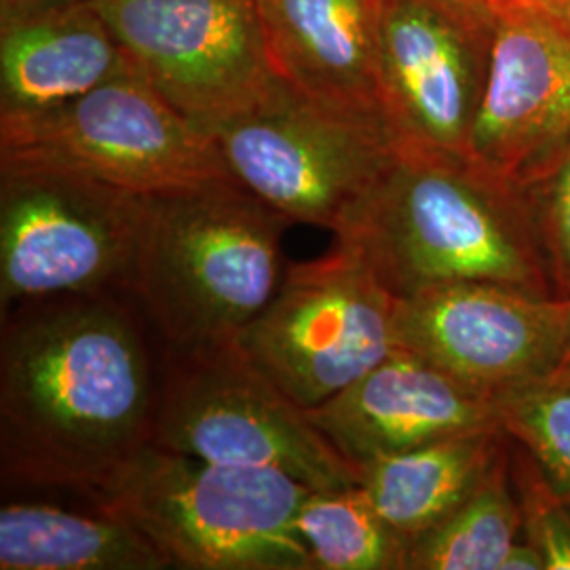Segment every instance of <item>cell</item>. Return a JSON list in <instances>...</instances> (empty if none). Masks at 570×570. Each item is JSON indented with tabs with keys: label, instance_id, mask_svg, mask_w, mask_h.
<instances>
[{
	"label": "cell",
	"instance_id": "cell-1",
	"mask_svg": "<svg viewBox=\"0 0 570 570\" xmlns=\"http://www.w3.org/2000/svg\"><path fill=\"white\" fill-rule=\"evenodd\" d=\"M161 343L127 292L2 313L0 475L85 494L153 444Z\"/></svg>",
	"mask_w": 570,
	"mask_h": 570
},
{
	"label": "cell",
	"instance_id": "cell-2",
	"mask_svg": "<svg viewBox=\"0 0 570 570\" xmlns=\"http://www.w3.org/2000/svg\"><path fill=\"white\" fill-rule=\"evenodd\" d=\"M334 237L397 298L461 282L553 298L518 186L468 157L397 148Z\"/></svg>",
	"mask_w": 570,
	"mask_h": 570
},
{
	"label": "cell",
	"instance_id": "cell-3",
	"mask_svg": "<svg viewBox=\"0 0 570 570\" xmlns=\"http://www.w3.org/2000/svg\"><path fill=\"white\" fill-rule=\"evenodd\" d=\"M287 225L237 180L146 197L125 292L164 346L230 343L282 285Z\"/></svg>",
	"mask_w": 570,
	"mask_h": 570
},
{
	"label": "cell",
	"instance_id": "cell-4",
	"mask_svg": "<svg viewBox=\"0 0 570 570\" xmlns=\"http://www.w3.org/2000/svg\"><path fill=\"white\" fill-rule=\"evenodd\" d=\"M308 492L277 469L209 463L148 444L82 497L142 532L169 569L313 570L296 530Z\"/></svg>",
	"mask_w": 570,
	"mask_h": 570
},
{
	"label": "cell",
	"instance_id": "cell-5",
	"mask_svg": "<svg viewBox=\"0 0 570 570\" xmlns=\"http://www.w3.org/2000/svg\"><path fill=\"white\" fill-rule=\"evenodd\" d=\"M153 444L209 463L277 469L311 490L360 484L357 468L235 341L161 345Z\"/></svg>",
	"mask_w": 570,
	"mask_h": 570
},
{
	"label": "cell",
	"instance_id": "cell-6",
	"mask_svg": "<svg viewBox=\"0 0 570 570\" xmlns=\"http://www.w3.org/2000/svg\"><path fill=\"white\" fill-rule=\"evenodd\" d=\"M0 164L60 167L140 197L235 180L209 131L136 72L56 108L2 117Z\"/></svg>",
	"mask_w": 570,
	"mask_h": 570
},
{
	"label": "cell",
	"instance_id": "cell-7",
	"mask_svg": "<svg viewBox=\"0 0 570 570\" xmlns=\"http://www.w3.org/2000/svg\"><path fill=\"white\" fill-rule=\"evenodd\" d=\"M146 197L60 167L0 164V306L125 292Z\"/></svg>",
	"mask_w": 570,
	"mask_h": 570
},
{
	"label": "cell",
	"instance_id": "cell-8",
	"mask_svg": "<svg viewBox=\"0 0 570 570\" xmlns=\"http://www.w3.org/2000/svg\"><path fill=\"white\" fill-rule=\"evenodd\" d=\"M207 131L244 188L289 223L332 233L397 155L383 119L330 108L284 81Z\"/></svg>",
	"mask_w": 570,
	"mask_h": 570
},
{
	"label": "cell",
	"instance_id": "cell-9",
	"mask_svg": "<svg viewBox=\"0 0 570 570\" xmlns=\"http://www.w3.org/2000/svg\"><path fill=\"white\" fill-rule=\"evenodd\" d=\"M397 296L343 244L285 268L261 315L235 338L305 410L353 385L397 348Z\"/></svg>",
	"mask_w": 570,
	"mask_h": 570
},
{
	"label": "cell",
	"instance_id": "cell-10",
	"mask_svg": "<svg viewBox=\"0 0 570 570\" xmlns=\"http://www.w3.org/2000/svg\"><path fill=\"white\" fill-rule=\"evenodd\" d=\"M131 70L205 131L279 82L258 0H91Z\"/></svg>",
	"mask_w": 570,
	"mask_h": 570
},
{
	"label": "cell",
	"instance_id": "cell-11",
	"mask_svg": "<svg viewBox=\"0 0 570 570\" xmlns=\"http://www.w3.org/2000/svg\"><path fill=\"white\" fill-rule=\"evenodd\" d=\"M497 20L450 0H381L379 94L397 148L468 157Z\"/></svg>",
	"mask_w": 570,
	"mask_h": 570
},
{
	"label": "cell",
	"instance_id": "cell-12",
	"mask_svg": "<svg viewBox=\"0 0 570 570\" xmlns=\"http://www.w3.org/2000/svg\"><path fill=\"white\" fill-rule=\"evenodd\" d=\"M570 301L505 285L461 282L397 298V348L499 397L548 381L560 364Z\"/></svg>",
	"mask_w": 570,
	"mask_h": 570
},
{
	"label": "cell",
	"instance_id": "cell-13",
	"mask_svg": "<svg viewBox=\"0 0 570 570\" xmlns=\"http://www.w3.org/2000/svg\"><path fill=\"white\" fill-rule=\"evenodd\" d=\"M570 134V28L539 7L511 2L497 20L489 81L468 159L515 183Z\"/></svg>",
	"mask_w": 570,
	"mask_h": 570
},
{
	"label": "cell",
	"instance_id": "cell-14",
	"mask_svg": "<svg viewBox=\"0 0 570 570\" xmlns=\"http://www.w3.org/2000/svg\"><path fill=\"white\" fill-rule=\"evenodd\" d=\"M306 414L355 468L501 425L492 397L404 348Z\"/></svg>",
	"mask_w": 570,
	"mask_h": 570
},
{
	"label": "cell",
	"instance_id": "cell-15",
	"mask_svg": "<svg viewBox=\"0 0 570 570\" xmlns=\"http://www.w3.org/2000/svg\"><path fill=\"white\" fill-rule=\"evenodd\" d=\"M279 81L315 102L383 119L381 0H258Z\"/></svg>",
	"mask_w": 570,
	"mask_h": 570
},
{
	"label": "cell",
	"instance_id": "cell-16",
	"mask_svg": "<svg viewBox=\"0 0 570 570\" xmlns=\"http://www.w3.org/2000/svg\"><path fill=\"white\" fill-rule=\"evenodd\" d=\"M129 72L91 0L0 23V119L56 108Z\"/></svg>",
	"mask_w": 570,
	"mask_h": 570
},
{
	"label": "cell",
	"instance_id": "cell-17",
	"mask_svg": "<svg viewBox=\"0 0 570 570\" xmlns=\"http://www.w3.org/2000/svg\"><path fill=\"white\" fill-rule=\"evenodd\" d=\"M510 446L508 431H469L360 465V487L407 546L456 510Z\"/></svg>",
	"mask_w": 570,
	"mask_h": 570
},
{
	"label": "cell",
	"instance_id": "cell-18",
	"mask_svg": "<svg viewBox=\"0 0 570 570\" xmlns=\"http://www.w3.org/2000/svg\"><path fill=\"white\" fill-rule=\"evenodd\" d=\"M164 556L119 518L51 503L0 510V570H161Z\"/></svg>",
	"mask_w": 570,
	"mask_h": 570
},
{
	"label": "cell",
	"instance_id": "cell-19",
	"mask_svg": "<svg viewBox=\"0 0 570 570\" xmlns=\"http://www.w3.org/2000/svg\"><path fill=\"white\" fill-rule=\"evenodd\" d=\"M510 446L456 510L410 546L406 570H501L524 534Z\"/></svg>",
	"mask_w": 570,
	"mask_h": 570
},
{
	"label": "cell",
	"instance_id": "cell-20",
	"mask_svg": "<svg viewBox=\"0 0 570 570\" xmlns=\"http://www.w3.org/2000/svg\"><path fill=\"white\" fill-rule=\"evenodd\" d=\"M313 570H406V541L372 505L366 490H311L296 513Z\"/></svg>",
	"mask_w": 570,
	"mask_h": 570
},
{
	"label": "cell",
	"instance_id": "cell-21",
	"mask_svg": "<svg viewBox=\"0 0 570 570\" xmlns=\"http://www.w3.org/2000/svg\"><path fill=\"white\" fill-rule=\"evenodd\" d=\"M494 404L501 428L570 503V383H530L494 397Z\"/></svg>",
	"mask_w": 570,
	"mask_h": 570
},
{
	"label": "cell",
	"instance_id": "cell-22",
	"mask_svg": "<svg viewBox=\"0 0 570 570\" xmlns=\"http://www.w3.org/2000/svg\"><path fill=\"white\" fill-rule=\"evenodd\" d=\"M513 184L527 205L553 298L570 301V134Z\"/></svg>",
	"mask_w": 570,
	"mask_h": 570
},
{
	"label": "cell",
	"instance_id": "cell-23",
	"mask_svg": "<svg viewBox=\"0 0 570 570\" xmlns=\"http://www.w3.org/2000/svg\"><path fill=\"white\" fill-rule=\"evenodd\" d=\"M510 456L511 478L522 508V537L541 551L546 570H570V503L553 490L534 459L513 440Z\"/></svg>",
	"mask_w": 570,
	"mask_h": 570
},
{
	"label": "cell",
	"instance_id": "cell-24",
	"mask_svg": "<svg viewBox=\"0 0 570 570\" xmlns=\"http://www.w3.org/2000/svg\"><path fill=\"white\" fill-rule=\"evenodd\" d=\"M81 2H89V0H0V23L23 20L30 16H39L45 11L63 9Z\"/></svg>",
	"mask_w": 570,
	"mask_h": 570
},
{
	"label": "cell",
	"instance_id": "cell-25",
	"mask_svg": "<svg viewBox=\"0 0 570 570\" xmlns=\"http://www.w3.org/2000/svg\"><path fill=\"white\" fill-rule=\"evenodd\" d=\"M501 570H546V560L524 537L511 548Z\"/></svg>",
	"mask_w": 570,
	"mask_h": 570
},
{
	"label": "cell",
	"instance_id": "cell-26",
	"mask_svg": "<svg viewBox=\"0 0 570 570\" xmlns=\"http://www.w3.org/2000/svg\"><path fill=\"white\" fill-rule=\"evenodd\" d=\"M450 2L463 4V7H469L473 11L487 13V16H499L508 4L515 2V0H450Z\"/></svg>",
	"mask_w": 570,
	"mask_h": 570
},
{
	"label": "cell",
	"instance_id": "cell-27",
	"mask_svg": "<svg viewBox=\"0 0 570 570\" xmlns=\"http://www.w3.org/2000/svg\"><path fill=\"white\" fill-rule=\"evenodd\" d=\"M548 381H560V383H570V315H569V332H567V343H564V351L560 357V364L556 367L553 376Z\"/></svg>",
	"mask_w": 570,
	"mask_h": 570
},
{
	"label": "cell",
	"instance_id": "cell-28",
	"mask_svg": "<svg viewBox=\"0 0 570 570\" xmlns=\"http://www.w3.org/2000/svg\"><path fill=\"white\" fill-rule=\"evenodd\" d=\"M543 11H546V9H543ZM548 13H551L553 18H558V20L562 21L567 28H570V0H564L562 4H558L556 9H551Z\"/></svg>",
	"mask_w": 570,
	"mask_h": 570
},
{
	"label": "cell",
	"instance_id": "cell-29",
	"mask_svg": "<svg viewBox=\"0 0 570 570\" xmlns=\"http://www.w3.org/2000/svg\"><path fill=\"white\" fill-rule=\"evenodd\" d=\"M515 2H522V4H530V7H539V9L551 11V9H556L558 4H562L564 0H515Z\"/></svg>",
	"mask_w": 570,
	"mask_h": 570
}]
</instances>
